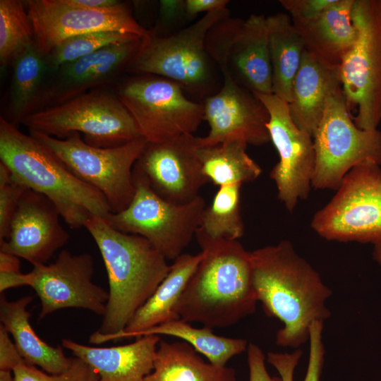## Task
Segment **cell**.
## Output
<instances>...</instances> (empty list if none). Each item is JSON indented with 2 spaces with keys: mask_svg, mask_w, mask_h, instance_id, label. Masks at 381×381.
<instances>
[{
  "mask_svg": "<svg viewBox=\"0 0 381 381\" xmlns=\"http://www.w3.org/2000/svg\"><path fill=\"white\" fill-rule=\"evenodd\" d=\"M0 272H20L19 258L11 253L0 251Z\"/></svg>",
  "mask_w": 381,
  "mask_h": 381,
  "instance_id": "obj_43",
  "label": "cell"
},
{
  "mask_svg": "<svg viewBox=\"0 0 381 381\" xmlns=\"http://www.w3.org/2000/svg\"><path fill=\"white\" fill-rule=\"evenodd\" d=\"M313 139L314 188L337 190L354 167L367 162L381 165V131L356 125L342 90L329 98Z\"/></svg>",
  "mask_w": 381,
  "mask_h": 381,
  "instance_id": "obj_12",
  "label": "cell"
},
{
  "mask_svg": "<svg viewBox=\"0 0 381 381\" xmlns=\"http://www.w3.org/2000/svg\"><path fill=\"white\" fill-rule=\"evenodd\" d=\"M159 335L138 337L131 344L95 347L68 339L62 346L90 365L98 374L99 381H143L153 370Z\"/></svg>",
  "mask_w": 381,
  "mask_h": 381,
  "instance_id": "obj_21",
  "label": "cell"
},
{
  "mask_svg": "<svg viewBox=\"0 0 381 381\" xmlns=\"http://www.w3.org/2000/svg\"><path fill=\"white\" fill-rule=\"evenodd\" d=\"M26 188L13 178L7 167L0 162V243L8 235L13 217Z\"/></svg>",
  "mask_w": 381,
  "mask_h": 381,
  "instance_id": "obj_35",
  "label": "cell"
},
{
  "mask_svg": "<svg viewBox=\"0 0 381 381\" xmlns=\"http://www.w3.org/2000/svg\"><path fill=\"white\" fill-rule=\"evenodd\" d=\"M266 107L270 119L267 129L279 160L270 172L277 197L292 212L306 200L313 188L315 155L313 137L293 121L289 104L274 94L255 93Z\"/></svg>",
  "mask_w": 381,
  "mask_h": 381,
  "instance_id": "obj_16",
  "label": "cell"
},
{
  "mask_svg": "<svg viewBox=\"0 0 381 381\" xmlns=\"http://www.w3.org/2000/svg\"><path fill=\"white\" fill-rule=\"evenodd\" d=\"M71 5L90 8L101 9L114 6L120 1L116 0H66Z\"/></svg>",
  "mask_w": 381,
  "mask_h": 381,
  "instance_id": "obj_44",
  "label": "cell"
},
{
  "mask_svg": "<svg viewBox=\"0 0 381 381\" xmlns=\"http://www.w3.org/2000/svg\"><path fill=\"white\" fill-rule=\"evenodd\" d=\"M140 41L139 39L109 46L52 71L33 112L116 83L119 76L126 71Z\"/></svg>",
  "mask_w": 381,
  "mask_h": 381,
  "instance_id": "obj_19",
  "label": "cell"
},
{
  "mask_svg": "<svg viewBox=\"0 0 381 381\" xmlns=\"http://www.w3.org/2000/svg\"><path fill=\"white\" fill-rule=\"evenodd\" d=\"M12 67L9 93L10 122L16 126L34 111L52 69L35 42L15 57Z\"/></svg>",
  "mask_w": 381,
  "mask_h": 381,
  "instance_id": "obj_28",
  "label": "cell"
},
{
  "mask_svg": "<svg viewBox=\"0 0 381 381\" xmlns=\"http://www.w3.org/2000/svg\"><path fill=\"white\" fill-rule=\"evenodd\" d=\"M197 137L185 134L161 143H147L133 169L164 200L185 204L199 196L210 181L198 156Z\"/></svg>",
  "mask_w": 381,
  "mask_h": 381,
  "instance_id": "obj_18",
  "label": "cell"
},
{
  "mask_svg": "<svg viewBox=\"0 0 381 381\" xmlns=\"http://www.w3.org/2000/svg\"><path fill=\"white\" fill-rule=\"evenodd\" d=\"M59 217V210L50 200L26 188L13 217L8 235L0 243V251L23 258L33 266L46 264L69 238Z\"/></svg>",
  "mask_w": 381,
  "mask_h": 381,
  "instance_id": "obj_20",
  "label": "cell"
},
{
  "mask_svg": "<svg viewBox=\"0 0 381 381\" xmlns=\"http://www.w3.org/2000/svg\"><path fill=\"white\" fill-rule=\"evenodd\" d=\"M151 334L168 335L181 339L192 346L198 353L204 355L209 363L219 367L226 366L232 357L246 351L248 346L246 339L218 336L214 334L210 327L204 326L196 328L181 319L152 327L140 333L136 338Z\"/></svg>",
  "mask_w": 381,
  "mask_h": 381,
  "instance_id": "obj_30",
  "label": "cell"
},
{
  "mask_svg": "<svg viewBox=\"0 0 381 381\" xmlns=\"http://www.w3.org/2000/svg\"><path fill=\"white\" fill-rule=\"evenodd\" d=\"M337 0H280L293 22L311 20L320 16Z\"/></svg>",
  "mask_w": 381,
  "mask_h": 381,
  "instance_id": "obj_38",
  "label": "cell"
},
{
  "mask_svg": "<svg viewBox=\"0 0 381 381\" xmlns=\"http://www.w3.org/2000/svg\"><path fill=\"white\" fill-rule=\"evenodd\" d=\"M195 238L203 257L176 306L180 319L212 329L231 326L253 314L257 295L250 251L238 240L212 238L200 229Z\"/></svg>",
  "mask_w": 381,
  "mask_h": 381,
  "instance_id": "obj_2",
  "label": "cell"
},
{
  "mask_svg": "<svg viewBox=\"0 0 381 381\" xmlns=\"http://www.w3.org/2000/svg\"><path fill=\"white\" fill-rule=\"evenodd\" d=\"M133 180L135 190L131 203L104 219L118 231L145 238L167 260L174 261L183 254L200 228L205 200L199 195L189 202L175 204L157 195L134 169Z\"/></svg>",
  "mask_w": 381,
  "mask_h": 381,
  "instance_id": "obj_7",
  "label": "cell"
},
{
  "mask_svg": "<svg viewBox=\"0 0 381 381\" xmlns=\"http://www.w3.org/2000/svg\"><path fill=\"white\" fill-rule=\"evenodd\" d=\"M94 260L88 253L63 250L49 265L33 266L28 273H0V292L23 286L32 288L41 303L40 318L68 308L103 315L109 292L92 282Z\"/></svg>",
  "mask_w": 381,
  "mask_h": 381,
  "instance_id": "obj_13",
  "label": "cell"
},
{
  "mask_svg": "<svg viewBox=\"0 0 381 381\" xmlns=\"http://www.w3.org/2000/svg\"><path fill=\"white\" fill-rule=\"evenodd\" d=\"M16 381H99L97 372L78 357L71 358L69 367L59 374H49L25 361L13 370Z\"/></svg>",
  "mask_w": 381,
  "mask_h": 381,
  "instance_id": "obj_34",
  "label": "cell"
},
{
  "mask_svg": "<svg viewBox=\"0 0 381 381\" xmlns=\"http://www.w3.org/2000/svg\"><path fill=\"white\" fill-rule=\"evenodd\" d=\"M202 257L200 251L196 255L183 253L176 258L165 278L135 313L124 331L111 337L107 341L137 337L152 327L180 319L176 312L177 303Z\"/></svg>",
  "mask_w": 381,
  "mask_h": 381,
  "instance_id": "obj_24",
  "label": "cell"
},
{
  "mask_svg": "<svg viewBox=\"0 0 381 381\" xmlns=\"http://www.w3.org/2000/svg\"><path fill=\"white\" fill-rule=\"evenodd\" d=\"M356 40L339 66L343 95L353 121L364 130L381 121V0H354Z\"/></svg>",
  "mask_w": 381,
  "mask_h": 381,
  "instance_id": "obj_9",
  "label": "cell"
},
{
  "mask_svg": "<svg viewBox=\"0 0 381 381\" xmlns=\"http://www.w3.org/2000/svg\"><path fill=\"white\" fill-rule=\"evenodd\" d=\"M84 227L99 250L108 277L109 298L102 322L89 339L91 344H101L124 331L171 265L147 239L115 229L104 217L93 216Z\"/></svg>",
  "mask_w": 381,
  "mask_h": 381,
  "instance_id": "obj_3",
  "label": "cell"
},
{
  "mask_svg": "<svg viewBox=\"0 0 381 381\" xmlns=\"http://www.w3.org/2000/svg\"><path fill=\"white\" fill-rule=\"evenodd\" d=\"M228 0H185L186 15L188 21L194 19L200 13H206L227 8Z\"/></svg>",
  "mask_w": 381,
  "mask_h": 381,
  "instance_id": "obj_42",
  "label": "cell"
},
{
  "mask_svg": "<svg viewBox=\"0 0 381 381\" xmlns=\"http://www.w3.org/2000/svg\"><path fill=\"white\" fill-rule=\"evenodd\" d=\"M267 25L272 70V94L289 103L293 81L305 47L287 13L267 16Z\"/></svg>",
  "mask_w": 381,
  "mask_h": 381,
  "instance_id": "obj_27",
  "label": "cell"
},
{
  "mask_svg": "<svg viewBox=\"0 0 381 381\" xmlns=\"http://www.w3.org/2000/svg\"><path fill=\"white\" fill-rule=\"evenodd\" d=\"M323 321H315L309 334V358L303 381H320L324 364L325 347L322 341Z\"/></svg>",
  "mask_w": 381,
  "mask_h": 381,
  "instance_id": "obj_37",
  "label": "cell"
},
{
  "mask_svg": "<svg viewBox=\"0 0 381 381\" xmlns=\"http://www.w3.org/2000/svg\"><path fill=\"white\" fill-rule=\"evenodd\" d=\"M32 297L25 296L16 301L0 296V320L12 336L14 344L24 361L40 367L49 374H59L70 365L71 358L65 356L61 346H52L43 341L30 322L27 307Z\"/></svg>",
  "mask_w": 381,
  "mask_h": 381,
  "instance_id": "obj_25",
  "label": "cell"
},
{
  "mask_svg": "<svg viewBox=\"0 0 381 381\" xmlns=\"http://www.w3.org/2000/svg\"><path fill=\"white\" fill-rule=\"evenodd\" d=\"M247 361L249 381H282L281 377H272L265 366V356L262 349L253 343L248 344Z\"/></svg>",
  "mask_w": 381,
  "mask_h": 381,
  "instance_id": "obj_40",
  "label": "cell"
},
{
  "mask_svg": "<svg viewBox=\"0 0 381 381\" xmlns=\"http://www.w3.org/2000/svg\"><path fill=\"white\" fill-rule=\"evenodd\" d=\"M333 198L317 211L310 226L339 242L381 244V169L367 162L351 169Z\"/></svg>",
  "mask_w": 381,
  "mask_h": 381,
  "instance_id": "obj_11",
  "label": "cell"
},
{
  "mask_svg": "<svg viewBox=\"0 0 381 381\" xmlns=\"http://www.w3.org/2000/svg\"><path fill=\"white\" fill-rule=\"evenodd\" d=\"M229 15L227 8L210 12L165 35L148 30L126 71L166 78L204 99L215 93L219 70L207 51L205 40L210 28Z\"/></svg>",
  "mask_w": 381,
  "mask_h": 381,
  "instance_id": "obj_5",
  "label": "cell"
},
{
  "mask_svg": "<svg viewBox=\"0 0 381 381\" xmlns=\"http://www.w3.org/2000/svg\"><path fill=\"white\" fill-rule=\"evenodd\" d=\"M205 46L222 76H229L253 93L272 94L265 16L222 18L209 30Z\"/></svg>",
  "mask_w": 381,
  "mask_h": 381,
  "instance_id": "obj_14",
  "label": "cell"
},
{
  "mask_svg": "<svg viewBox=\"0 0 381 381\" xmlns=\"http://www.w3.org/2000/svg\"><path fill=\"white\" fill-rule=\"evenodd\" d=\"M301 356L299 349L291 353L268 352L267 361L278 371L282 381H294V371Z\"/></svg>",
  "mask_w": 381,
  "mask_h": 381,
  "instance_id": "obj_39",
  "label": "cell"
},
{
  "mask_svg": "<svg viewBox=\"0 0 381 381\" xmlns=\"http://www.w3.org/2000/svg\"><path fill=\"white\" fill-rule=\"evenodd\" d=\"M338 69L305 49L288 104L294 123L313 138L329 98L342 90Z\"/></svg>",
  "mask_w": 381,
  "mask_h": 381,
  "instance_id": "obj_22",
  "label": "cell"
},
{
  "mask_svg": "<svg viewBox=\"0 0 381 381\" xmlns=\"http://www.w3.org/2000/svg\"><path fill=\"white\" fill-rule=\"evenodd\" d=\"M24 360L15 344L9 337V333L0 325V370H13Z\"/></svg>",
  "mask_w": 381,
  "mask_h": 381,
  "instance_id": "obj_41",
  "label": "cell"
},
{
  "mask_svg": "<svg viewBox=\"0 0 381 381\" xmlns=\"http://www.w3.org/2000/svg\"><path fill=\"white\" fill-rule=\"evenodd\" d=\"M0 381H16L12 371L0 370Z\"/></svg>",
  "mask_w": 381,
  "mask_h": 381,
  "instance_id": "obj_45",
  "label": "cell"
},
{
  "mask_svg": "<svg viewBox=\"0 0 381 381\" xmlns=\"http://www.w3.org/2000/svg\"><path fill=\"white\" fill-rule=\"evenodd\" d=\"M250 256L258 301L267 316L283 323L276 344L298 349L309 339L313 322L330 316L326 303L332 291L289 240L255 249Z\"/></svg>",
  "mask_w": 381,
  "mask_h": 381,
  "instance_id": "obj_1",
  "label": "cell"
},
{
  "mask_svg": "<svg viewBox=\"0 0 381 381\" xmlns=\"http://www.w3.org/2000/svg\"><path fill=\"white\" fill-rule=\"evenodd\" d=\"M114 92L147 143L193 134L204 121L202 103L189 99L178 83L150 74L131 75Z\"/></svg>",
  "mask_w": 381,
  "mask_h": 381,
  "instance_id": "obj_10",
  "label": "cell"
},
{
  "mask_svg": "<svg viewBox=\"0 0 381 381\" xmlns=\"http://www.w3.org/2000/svg\"><path fill=\"white\" fill-rule=\"evenodd\" d=\"M247 146L241 141L198 146V156L204 175L219 187L242 185L257 179L262 170L246 152Z\"/></svg>",
  "mask_w": 381,
  "mask_h": 381,
  "instance_id": "obj_29",
  "label": "cell"
},
{
  "mask_svg": "<svg viewBox=\"0 0 381 381\" xmlns=\"http://www.w3.org/2000/svg\"><path fill=\"white\" fill-rule=\"evenodd\" d=\"M373 258L377 262L381 264V244L374 246Z\"/></svg>",
  "mask_w": 381,
  "mask_h": 381,
  "instance_id": "obj_46",
  "label": "cell"
},
{
  "mask_svg": "<svg viewBox=\"0 0 381 381\" xmlns=\"http://www.w3.org/2000/svg\"><path fill=\"white\" fill-rule=\"evenodd\" d=\"M0 159L13 178L50 200L72 229L93 216L105 218L111 208L95 187L78 178L44 144L0 117Z\"/></svg>",
  "mask_w": 381,
  "mask_h": 381,
  "instance_id": "obj_4",
  "label": "cell"
},
{
  "mask_svg": "<svg viewBox=\"0 0 381 381\" xmlns=\"http://www.w3.org/2000/svg\"><path fill=\"white\" fill-rule=\"evenodd\" d=\"M30 134L49 148L78 178L100 191L111 212L126 208L135 193L133 167L147 142L139 138L125 144L100 147L73 133L59 139L42 133Z\"/></svg>",
  "mask_w": 381,
  "mask_h": 381,
  "instance_id": "obj_8",
  "label": "cell"
},
{
  "mask_svg": "<svg viewBox=\"0 0 381 381\" xmlns=\"http://www.w3.org/2000/svg\"><path fill=\"white\" fill-rule=\"evenodd\" d=\"M187 21L185 1L161 0L157 25L150 31L159 35H169L184 28L182 25Z\"/></svg>",
  "mask_w": 381,
  "mask_h": 381,
  "instance_id": "obj_36",
  "label": "cell"
},
{
  "mask_svg": "<svg viewBox=\"0 0 381 381\" xmlns=\"http://www.w3.org/2000/svg\"><path fill=\"white\" fill-rule=\"evenodd\" d=\"M214 94L204 99V120L210 131L197 137L199 147L241 141L260 146L270 140L267 129L269 112L257 96L227 75Z\"/></svg>",
  "mask_w": 381,
  "mask_h": 381,
  "instance_id": "obj_17",
  "label": "cell"
},
{
  "mask_svg": "<svg viewBox=\"0 0 381 381\" xmlns=\"http://www.w3.org/2000/svg\"><path fill=\"white\" fill-rule=\"evenodd\" d=\"M33 43L34 32L25 4L19 0H1V67L12 64L21 51Z\"/></svg>",
  "mask_w": 381,
  "mask_h": 381,
  "instance_id": "obj_32",
  "label": "cell"
},
{
  "mask_svg": "<svg viewBox=\"0 0 381 381\" xmlns=\"http://www.w3.org/2000/svg\"><path fill=\"white\" fill-rule=\"evenodd\" d=\"M142 39L115 31H99L69 37L58 44L46 57L52 69L97 52L109 46Z\"/></svg>",
  "mask_w": 381,
  "mask_h": 381,
  "instance_id": "obj_33",
  "label": "cell"
},
{
  "mask_svg": "<svg viewBox=\"0 0 381 381\" xmlns=\"http://www.w3.org/2000/svg\"><path fill=\"white\" fill-rule=\"evenodd\" d=\"M24 4L35 44L44 56L64 40L79 35L115 31L143 38L148 33L122 1L101 9L75 6L66 0H28Z\"/></svg>",
  "mask_w": 381,
  "mask_h": 381,
  "instance_id": "obj_15",
  "label": "cell"
},
{
  "mask_svg": "<svg viewBox=\"0 0 381 381\" xmlns=\"http://www.w3.org/2000/svg\"><path fill=\"white\" fill-rule=\"evenodd\" d=\"M143 381H236L231 368L205 362L187 342L160 340L154 367Z\"/></svg>",
  "mask_w": 381,
  "mask_h": 381,
  "instance_id": "obj_26",
  "label": "cell"
},
{
  "mask_svg": "<svg viewBox=\"0 0 381 381\" xmlns=\"http://www.w3.org/2000/svg\"><path fill=\"white\" fill-rule=\"evenodd\" d=\"M21 123L30 131L64 139L73 133L100 147H111L142 138L133 117L114 92L90 90L61 104L25 117Z\"/></svg>",
  "mask_w": 381,
  "mask_h": 381,
  "instance_id": "obj_6",
  "label": "cell"
},
{
  "mask_svg": "<svg viewBox=\"0 0 381 381\" xmlns=\"http://www.w3.org/2000/svg\"><path fill=\"white\" fill-rule=\"evenodd\" d=\"M241 185L219 187L212 203L205 207L200 229L212 238L238 240L244 234L241 213Z\"/></svg>",
  "mask_w": 381,
  "mask_h": 381,
  "instance_id": "obj_31",
  "label": "cell"
},
{
  "mask_svg": "<svg viewBox=\"0 0 381 381\" xmlns=\"http://www.w3.org/2000/svg\"><path fill=\"white\" fill-rule=\"evenodd\" d=\"M354 0H337L318 17L293 22L305 49L323 64L338 68L353 45L357 32L352 20Z\"/></svg>",
  "mask_w": 381,
  "mask_h": 381,
  "instance_id": "obj_23",
  "label": "cell"
}]
</instances>
